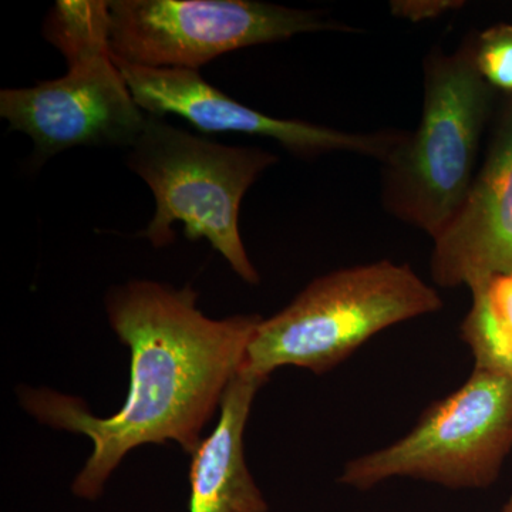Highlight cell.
Returning a JSON list of instances; mask_svg holds the SVG:
<instances>
[{
    "mask_svg": "<svg viewBox=\"0 0 512 512\" xmlns=\"http://www.w3.org/2000/svg\"><path fill=\"white\" fill-rule=\"evenodd\" d=\"M197 299L190 285L177 289L148 279L107 292V319L131 353L130 389L113 416L96 417L79 397L47 387H19L30 416L92 440V454L72 484L76 497L97 500L134 448L174 441L191 456L200 446L264 318L211 319Z\"/></svg>",
    "mask_w": 512,
    "mask_h": 512,
    "instance_id": "1",
    "label": "cell"
},
{
    "mask_svg": "<svg viewBox=\"0 0 512 512\" xmlns=\"http://www.w3.org/2000/svg\"><path fill=\"white\" fill-rule=\"evenodd\" d=\"M116 60V59H114ZM134 100L148 116L175 114L205 133H239L275 140L299 157L353 153L384 163L402 143L400 131L349 133L302 120L276 119L238 103L234 97L187 69H153L117 62Z\"/></svg>",
    "mask_w": 512,
    "mask_h": 512,
    "instance_id": "8",
    "label": "cell"
},
{
    "mask_svg": "<svg viewBox=\"0 0 512 512\" xmlns=\"http://www.w3.org/2000/svg\"><path fill=\"white\" fill-rule=\"evenodd\" d=\"M266 382L239 369L228 384L217 426L191 454L190 512H268L244 451L252 403Z\"/></svg>",
    "mask_w": 512,
    "mask_h": 512,
    "instance_id": "10",
    "label": "cell"
},
{
    "mask_svg": "<svg viewBox=\"0 0 512 512\" xmlns=\"http://www.w3.org/2000/svg\"><path fill=\"white\" fill-rule=\"evenodd\" d=\"M512 451V377L476 369L456 392L421 414L406 436L350 460L339 483L369 490L414 478L453 490L487 488Z\"/></svg>",
    "mask_w": 512,
    "mask_h": 512,
    "instance_id": "6",
    "label": "cell"
},
{
    "mask_svg": "<svg viewBox=\"0 0 512 512\" xmlns=\"http://www.w3.org/2000/svg\"><path fill=\"white\" fill-rule=\"evenodd\" d=\"M433 242L431 276L443 288L467 286L474 292L512 275V107L495 130L466 200Z\"/></svg>",
    "mask_w": 512,
    "mask_h": 512,
    "instance_id": "9",
    "label": "cell"
},
{
    "mask_svg": "<svg viewBox=\"0 0 512 512\" xmlns=\"http://www.w3.org/2000/svg\"><path fill=\"white\" fill-rule=\"evenodd\" d=\"M128 167L148 185L156 212L144 237L156 248L173 244V225L191 241L207 239L247 284L261 281L239 232V208L266 168L278 163L259 147L225 146L148 116L130 147Z\"/></svg>",
    "mask_w": 512,
    "mask_h": 512,
    "instance_id": "5",
    "label": "cell"
},
{
    "mask_svg": "<svg viewBox=\"0 0 512 512\" xmlns=\"http://www.w3.org/2000/svg\"><path fill=\"white\" fill-rule=\"evenodd\" d=\"M471 295L461 339L473 353L474 367L512 377V275L498 276Z\"/></svg>",
    "mask_w": 512,
    "mask_h": 512,
    "instance_id": "11",
    "label": "cell"
},
{
    "mask_svg": "<svg viewBox=\"0 0 512 512\" xmlns=\"http://www.w3.org/2000/svg\"><path fill=\"white\" fill-rule=\"evenodd\" d=\"M441 306L436 289L409 265L379 261L339 269L313 279L281 312L261 320L241 370L264 379L284 366L322 375L377 333Z\"/></svg>",
    "mask_w": 512,
    "mask_h": 512,
    "instance_id": "4",
    "label": "cell"
},
{
    "mask_svg": "<svg viewBox=\"0 0 512 512\" xmlns=\"http://www.w3.org/2000/svg\"><path fill=\"white\" fill-rule=\"evenodd\" d=\"M463 5L464 2H457V0H397L392 2L390 9L396 18L410 20V22H423V20L440 18L444 13L463 8Z\"/></svg>",
    "mask_w": 512,
    "mask_h": 512,
    "instance_id": "13",
    "label": "cell"
},
{
    "mask_svg": "<svg viewBox=\"0 0 512 512\" xmlns=\"http://www.w3.org/2000/svg\"><path fill=\"white\" fill-rule=\"evenodd\" d=\"M43 35L66 59L67 73L0 92V116L32 138L36 163L73 147L133 146L148 114L111 53L109 2L60 0Z\"/></svg>",
    "mask_w": 512,
    "mask_h": 512,
    "instance_id": "2",
    "label": "cell"
},
{
    "mask_svg": "<svg viewBox=\"0 0 512 512\" xmlns=\"http://www.w3.org/2000/svg\"><path fill=\"white\" fill-rule=\"evenodd\" d=\"M493 86L477 64V39L424 63L423 113L416 133L383 164V204L404 224L437 237L460 210L476 178Z\"/></svg>",
    "mask_w": 512,
    "mask_h": 512,
    "instance_id": "3",
    "label": "cell"
},
{
    "mask_svg": "<svg viewBox=\"0 0 512 512\" xmlns=\"http://www.w3.org/2000/svg\"><path fill=\"white\" fill-rule=\"evenodd\" d=\"M501 512H512V495L510 500L507 501V504L504 505L503 511Z\"/></svg>",
    "mask_w": 512,
    "mask_h": 512,
    "instance_id": "14",
    "label": "cell"
},
{
    "mask_svg": "<svg viewBox=\"0 0 512 512\" xmlns=\"http://www.w3.org/2000/svg\"><path fill=\"white\" fill-rule=\"evenodd\" d=\"M477 64L488 83L512 90V25H498L477 37Z\"/></svg>",
    "mask_w": 512,
    "mask_h": 512,
    "instance_id": "12",
    "label": "cell"
},
{
    "mask_svg": "<svg viewBox=\"0 0 512 512\" xmlns=\"http://www.w3.org/2000/svg\"><path fill=\"white\" fill-rule=\"evenodd\" d=\"M109 18L117 62L195 72L244 47L350 30L316 10L255 0H111Z\"/></svg>",
    "mask_w": 512,
    "mask_h": 512,
    "instance_id": "7",
    "label": "cell"
}]
</instances>
